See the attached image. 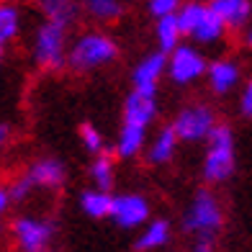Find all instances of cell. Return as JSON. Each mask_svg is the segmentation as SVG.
<instances>
[{
	"label": "cell",
	"instance_id": "cell-1",
	"mask_svg": "<svg viewBox=\"0 0 252 252\" xmlns=\"http://www.w3.org/2000/svg\"><path fill=\"white\" fill-rule=\"evenodd\" d=\"M224 219L226 216H224L221 198L211 188H201L188 201L180 226L186 234L193 237V250L196 252H214L216 239H219L224 229Z\"/></svg>",
	"mask_w": 252,
	"mask_h": 252
},
{
	"label": "cell",
	"instance_id": "cell-2",
	"mask_svg": "<svg viewBox=\"0 0 252 252\" xmlns=\"http://www.w3.org/2000/svg\"><path fill=\"white\" fill-rule=\"evenodd\" d=\"M119 60V41L106 31H83L67 44V62L64 67L75 75H90L98 70L116 64Z\"/></svg>",
	"mask_w": 252,
	"mask_h": 252
},
{
	"label": "cell",
	"instance_id": "cell-3",
	"mask_svg": "<svg viewBox=\"0 0 252 252\" xmlns=\"http://www.w3.org/2000/svg\"><path fill=\"white\" fill-rule=\"evenodd\" d=\"M206 152L201 159V178L209 186L226 183L237 173V136L234 129L226 124H219L206 136Z\"/></svg>",
	"mask_w": 252,
	"mask_h": 252
},
{
	"label": "cell",
	"instance_id": "cell-4",
	"mask_svg": "<svg viewBox=\"0 0 252 252\" xmlns=\"http://www.w3.org/2000/svg\"><path fill=\"white\" fill-rule=\"evenodd\" d=\"M175 18L183 31V39H190L201 49L219 47L229 33V29L221 24V18L203 0H183L175 10Z\"/></svg>",
	"mask_w": 252,
	"mask_h": 252
},
{
	"label": "cell",
	"instance_id": "cell-5",
	"mask_svg": "<svg viewBox=\"0 0 252 252\" xmlns=\"http://www.w3.org/2000/svg\"><path fill=\"white\" fill-rule=\"evenodd\" d=\"M70 29L54 21H41L31 36V62L44 72H60L67 62Z\"/></svg>",
	"mask_w": 252,
	"mask_h": 252
},
{
	"label": "cell",
	"instance_id": "cell-6",
	"mask_svg": "<svg viewBox=\"0 0 252 252\" xmlns=\"http://www.w3.org/2000/svg\"><path fill=\"white\" fill-rule=\"evenodd\" d=\"M206 60L203 49L193 41H180L178 47L167 52V62H165V75L170 77V83L175 88H190L198 80H203L206 72Z\"/></svg>",
	"mask_w": 252,
	"mask_h": 252
},
{
	"label": "cell",
	"instance_id": "cell-7",
	"mask_svg": "<svg viewBox=\"0 0 252 252\" xmlns=\"http://www.w3.org/2000/svg\"><path fill=\"white\" fill-rule=\"evenodd\" d=\"M54 221L36 214H21L10 224V237L21 252H47L54 242Z\"/></svg>",
	"mask_w": 252,
	"mask_h": 252
},
{
	"label": "cell",
	"instance_id": "cell-8",
	"mask_svg": "<svg viewBox=\"0 0 252 252\" xmlns=\"http://www.w3.org/2000/svg\"><path fill=\"white\" fill-rule=\"evenodd\" d=\"M216 121L219 119H216V111L211 106H206V103H188V106H183L175 113L170 126H173L180 144H198L209 136Z\"/></svg>",
	"mask_w": 252,
	"mask_h": 252
},
{
	"label": "cell",
	"instance_id": "cell-9",
	"mask_svg": "<svg viewBox=\"0 0 252 252\" xmlns=\"http://www.w3.org/2000/svg\"><path fill=\"white\" fill-rule=\"evenodd\" d=\"M152 216V203L142 193H119L111 196V209H108V219L116 224V229L121 232H134L139 229L147 219Z\"/></svg>",
	"mask_w": 252,
	"mask_h": 252
},
{
	"label": "cell",
	"instance_id": "cell-10",
	"mask_svg": "<svg viewBox=\"0 0 252 252\" xmlns=\"http://www.w3.org/2000/svg\"><path fill=\"white\" fill-rule=\"evenodd\" d=\"M203 77H206V85H209L211 95L226 98V95H232L242 88L245 70H242V64H239V60H234V57H219V60H211L206 64Z\"/></svg>",
	"mask_w": 252,
	"mask_h": 252
},
{
	"label": "cell",
	"instance_id": "cell-11",
	"mask_svg": "<svg viewBox=\"0 0 252 252\" xmlns=\"http://www.w3.org/2000/svg\"><path fill=\"white\" fill-rule=\"evenodd\" d=\"M21 180L29 186L31 193L39 190H60L67 183V165L60 157H39L29 165Z\"/></svg>",
	"mask_w": 252,
	"mask_h": 252
},
{
	"label": "cell",
	"instance_id": "cell-12",
	"mask_svg": "<svg viewBox=\"0 0 252 252\" xmlns=\"http://www.w3.org/2000/svg\"><path fill=\"white\" fill-rule=\"evenodd\" d=\"M165 62H167V54L159 49L144 54L131 70V90H142V93L157 95L159 83L165 77Z\"/></svg>",
	"mask_w": 252,
	"mask_h": 252
},
{
	"label": "cell",
	"instance_id": "cell-13",
	"mask_svg": "<svg viewBox=\"0 0 252 252\" xmlns=\"http://www.w3.org/2000/svg\"><path fill=\"white\" fill-rule=\"evenodd\" d=\"M157 95L152 93H142V90H131L129 95L124 98L121 106V121L124 124H136V126H150L157 119Z\"/></svg>",
	"mask_w": 252,
	"mask_h": 252
},
{
	"label": "cell",
	"instance_id": "cell-14",
	"mask_svg": "<svg viewBox=\"0 0 252 252\" xmlns=\"http://www.w3.org/2000/svg\"><path fill=\"white\" fill-rule=\"evenodd\" d=\"M170 242H173V224L167 219L150 216L139 226V237L134 242V250L136 252H157V250H165Z\"/></svg>",
	"mask_w": 252,
	"mask_h": 252
},
{
	"label": "cell",
	"instance_id": "cell-15",
	"mask_svg": "<svg viewBox=\"0 0 252 252\" xmlns=\"http://www.w3.org/2000/svg\"><path fill=\"white\" fill-rule=\"evenodd\" d=\"M209 5L229 31H245L252 18V0H209Z\"/></svg>",
	"mask_w": 252,
	"mask_h": 252
},
{
	"label": "cell",
	"instance_id": "cell-16",
	"mask_svg": "<svg viewBox=\"0 0 252 252\" xmlns=\"http://www.w3.org/2000/svg\"><path fill=\"white\" fill-rule=\"evenodd\" d=\"M178 147H180V139L175 136L173 126H162V129L155 131L152 139H147L142 155H147L150 165H167V162L175 159Z\"/></svg>",
	"mask_w": 252,
	"mask_h": 252
},
{
	"label": "cell",
	"instance_id": "cell-17",
	"mask_svg": "<svg viewBox=\"0 0 252 252\" xmlns=\"http://www.w3.org/2000/svg\"><path fill=\"white\" fill-rule=\"evenodd\" d=\"M147 126H136V124H121V129L113 142V155L119 159H136L144 152L147 144Z\"/></svg>",
	"mask_w": 252,
	"mask_h": 252
},
{
	"label": "cell",
	"instance_id": "cell-18",
	"mask_svg": "<svg viewBox=\"0 0 252 252\" xmlns=\"http://www.w3.org/2000/svg\"><path fill=\"white\" fill-rule=\"evenodd\" d=\"M36 8L44 21H54L70 29L80 18V3L77 0H36Z\"/></svg>",
	"mask_w": 252,
	"mask_h": 252
},
{
	"label": "cell",
	"instance_id": "cell-19",
	"mask_svg": "<svg viewBox=\"0 0 252 252\" xmlns=\"http://www.w3.org/2000/svg\"><path fill=\"white\" fill-rule=\"evenodd\" d=\"M21 31H24V10H21L18 3L3 0L0 3V44L3 47L16 44Z\"/></svg>",
	"mask_w": 252,
	"mask_h": 252
},
{
	"label": "cell",
	"instance_id": "cell-20",
	"mask_svg": "<svg viewBox=\"0 0 252 252\" xmlns=\"http://www.w3.org/2000/svg\"><path fill=\"white\" fill-rule=\"evenodd\" d=\"M77 206L88 219H108V209H111V190L103 188H85L77 196Z\"/></svg>",
	"mask_w": 252,
	"mask_h": 252
},
{
	"label": "cell",
	"instance_id": "cell-21",
	"mask_svg": "<svg viewBox=\"0 0 252 252\" xmlns=\"http://www.w3.org/2000/svg\"><path fill=\"white\" fill-rule=\"evenodd\" d=\"M88 175H90V183L95 188H103V190H111L116 186V157L108 155V152H98L93 155V162L88 167Z\"/></svg>",
	"mask_w": 252,
	"mask_h": 252
},
{
	"label": "cell",
	"instance_id": "cell-22",
	"mask_svg": "<svg viewBox=\"0 0 252 252\" xmlns=\"http://www.w3.org/2000/svg\"><path fill=\"white\" fill-rule=\"evenodd\" d=\"M155 41H157V49L165 52V54L183 41V31L178 26L175 13H167V16L157 18V24H155Z\"/></svg>",
	"mask_w": 252,
	"mask_h": 252
},
{
	"label": "cell",
	"instance_id": "cell-23",
	"mask_svg": "<svg viewBox=\"0 0 252 252\" xmlns=\"http://www.w3.org/2000/svg\"><path fill=\"white\" fill-rule=\"evenodd\" d=\"M83 10L98 24H116L124 16V0H83Z\"/></svg>",
	"mask_w": 252,
	"mask_h": 252
},
{
	"label": "cell",
	"instance_id": "cell-24",
	"mask_svg": "<svg viewBox=\"0 0 252 252\" xmlns=\"http://www.w3.org/2000/svg\"><path fill=\"white\" fill-rule=\"evenodd\" d=\"M80 144H83V150L88 155H98V152H106L108 150V142H106V136H103V131L98 129V126L93 124H83L80 126Z\"/></svg>",
	"mask_w": 252,
	"mask_h": 252
},
{
	"label": "cell",
	"instance_id": "cell-25",
	"mask_svg": "<svg viewBox=\"0 0 252 252\" xmlns=\"http://www.w3.org/2000/svg\"><path fill=\"white\" fill-rule=\"evenodd\" d=\"M180 3L183 0H147V10H150L152 18H159V16L175 13Z\"/></svg>",
	"mask_w": 252,
	"mask_h": 252
},
{
	"label": "cell",
	"instance_id": "cell-26",
	"mask_svg": "<svg viewBox=\"0 0 252 252\" xmlns=\"http://www.w3.org/2000/svg\"><path fill=\"white\" fill-rule=\"evenodd\" d=\"M239 116L242 119H252V83L247 80V85L242 83V88H239Z\"/></svg>",
	"mask_w": 252,
	"mask_h": 252
},
{
	"label": "cell",
	"instance_id": "cell-27",
	"mask_svg": "<svg viewBox=\"0 0 252 252\" xmlns=\"http://www.w3.org/2000/svg\"><path fill=\"white\" fill-rule=\"evenodd\" d=\"M10 206H13V201H10L8 188H5V186H0V226H3L5 216H8V211H10Z\"/></svg>",
	"mask_w": 252,
	"mask_h": 252
},
{
	"label": "cell",
	"instance_id": "cell-28",
	"mask_svg": "<svg viewBox=\"0 0 252 252\" xmlns=\"http://www.w3.org/2000/svg\"><path fill=\"white\" fill-rule=\"evenodd\" d=\"M10 134H13V131H10V126L8 124H0V150H3V147L10 142Z\"/></svg>",
	"mask_w": 252,
	"mask_h": 252
},
{
	"label": "cell",
	"instance_id": "cell-29",
	"mask_svg": "<svg viewBox=\"0 0 252 252\" xmlns=\"http://www.w3.org/2000/svg\"><path fill=\"white\" fill-rule=\"evenodd\" d=\"M3 62H5V47L0 44V67H3Z\"/></svg>",
	"mask_w": 252,
	"mask_h": 252
}]
</instances>
